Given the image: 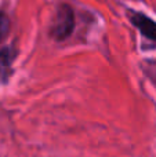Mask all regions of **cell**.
<instances>
[{
    "mask_svg": "<svg viewBox=\"0 0 156 157\" xmlns=\"http://www.w3.org/2000/svg\"><path fill=\"white\" fill-rule=\"evenodd\" d=\"M75 29V13L71 6L61 4L55 11L51 24V36L58 41H62L72 35Z\"/></svg>",
    "mask_w": 156,
    "mask_h": 157,
    "instance_id": "6da1fadb",
    "label": "cell"
},
{
    "mask_svg": "<svg viewBox=\"0 0 156 157\" xmlns=\"http://www.w3.org/2000/svg\"><path fill=\"white\" fill-rule=\"evenodd\" d=\"M130 21L140 30L144 37L156 43V22L155 21H152L149 17L144 15V14L135 13V11L130 13Z\"/></svg>",
    "mask_w": 156,
    "mask_h": 157,
    "instance_id": "7a4b0ae2",
    "label": "cell"
},
{
    "mask_svg": "<svg viewBox=\"0 0 156 157\" xmlns=\"http://www.w3.org/2000/svg\"><path fill=\"white\" fill-rule=\"evenodd\" d=\"M14 59V54L11 48H3L0 51V75H3L11 66Z\"/></svg>",
    "mask_w": 156,
    "mask_h": 157,
    "instance_id": "3957f363",
    "label": "cell"
},
{
    "mask_svg": "<svg viewBox=\"0 0 156 157\" xmlns=\"http://www.w3.org/2000/svg\"><path fill=\"white\" fill-rule=\"evenodd\" d=\"M10 33V19L4 13H0V43L7 39Z\"/></svg>",
    "mask_w": 156,
    "mask_h": 157,
    "instance_id": "277c9868",
    "label": "cell"
}]
</instances>
